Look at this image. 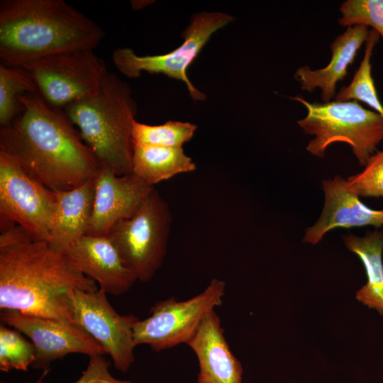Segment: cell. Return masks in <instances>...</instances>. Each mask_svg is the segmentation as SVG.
I'll use <instances>...</instances> for the list:
<instances>
[{"label": "cell", "mask_w": 383, "mask_h": 383, "mask_svg": "<svg viewBox=\"0 0 383 383\" xmlns=\"http://www.w3.org/2000/svg\"><path fill=\"white\" fill-rule=\"evenodd\" d=\"M338 18L341 26H371L383 39V0H347L342 3Z\"/></svg>", "instance_id": "d4e9b609"}, {"label": "cell", "mask_w": 383, "mask_h": 383, "mask_svg": "<svg viewBox=\"0 0 383 383\" xmlns=\"http://www.w3.org/2000/svg\"><path fill=\"white\" fill-rule=\"evenodd\" d=\"M307 110L297 121L299 127L313 136L306 150L323 157L326 148L333 143H348L360 165L365 166L383 140V117L368 110L357 101L311 103L301 96L292 98Z\"/></svg>", "instance_id": "5b68a950"}, {"label": "cell", "mask_w": 383, "mask_h": 383, "mask_svg": "<svg viewBox=\"0 0 383 383\" xmlns=\"http://www.w3.org/2000/svg\"><path fill=\"white\" fill-rule=\"evenodd\" d=\"M21 109L0 128V152L53 192L95 178L101 165L61 109L39 94L19 97Z\"/></svg>", "instance_id": "6da1fadb"}, {"label": "cell", "mask_w": 383, "mask_h": 383, "mask_svg": "<svg viewBox=\"0 0 383 383\" xmlns=\"http://www.w3.org/2000/svg\"><path fill=\"white\" fill-rule=\"evenodd\" d=\"M21 67L34 80L39 95L59 109L94 94L108 72L92 49L48 56Z\"/></svg>", "instance_id": "9c48e42d"}, {"label": "cell", "mask_w": 383, "mask_h": 383, "mask_svg": "<svg viewBox=\"0 0 383 383\" xmlns=\"http://www.w3.org/2000/svg\"><path fill=\"white\" fill-rule=\"evenodd\" d=\"M26 383H30V382H26Z\"/></svg>", "instance_id": "83f0119b"}, {"label": "cell", "mask_w": 383, "mask_h": 383, "mask_svg": "<svg viewBox=\"0 0 383 383\" xmlns=\"http://www.w3.org/2000/svg\"><path fill=\"white\" fill-rule=\"evenodd\" d=\"M1 323L26 335L35 349V367H47L53 360L71 353L91 357L106 353L104 348L74 323L28 315L13 310L1 311Z\"/></svg>", "instance_id": "7c38bea8"}, {"label": "cell", "mask_w": 383, "mask_h": 383, "mask_svg": "<svg viewBox=\"0 0 383 383\" xmlns=\"http://www.w3.org/2000/svg\"><path fill=\"white\" fill-rule=\"evenodd\" d=\"M347 179L359 196L383 198V150L374 152L361 172Z\"/></svg>", "instance_id": "484cf974"}, {"label": "cell", "mask_w": 383, "mask_h": 383, "mask_svg": "<svg viewBox=\"0 0 383 383\" xmlns=\"http://www.w3.org/2000/svg\"><path fill=\"white\" fill-rule=\"evenodd\" d=\"M370 30L362 25L348 27L331 45V59L323 68L312 70L307 65L299 67L294 74L295 79L304 91L321 90L323 103L335 97L336 85L348 74V68L355 59L362 45L366 42Z\"/></svg>", "instance_id": "e0dca14e"}, {"label": "cell", "mask_w": 383, "mask_h": 383, "mask_svg": "<svg viewBox=\"0 0 383 383\" xmlns=\"http://www.w3.org/2000/svg\"><path fill=\"white\" fill-rule=\"evenodd\" d=\"M104 37L97 23L63 0L1 1V65L22 67L59 53L94 50Z\"/></svg>", "instance_id": "3957f363"}, {"label": "cell", "mask_w": 383, "mask_h": 383, "mask_svg": "<svg viewBox=\"0 0 383 383\" xmlns=\"http://www.w3.org/2000/svg\"><path fill=\"white\" fill-rule=\"evenodd\" d=\"M199 365L196 383H243V367L230 349L215 310L203 320L187 344Z\"/></svg>", "instance_id": "2e32d148"}, {"label": "cell", "mask_w": 383, "mask_h": 383, "mask_svg": "<svg viewBox=\"0 0 383 383\" xmlns=\"http://www.w3.org/2000/svg\"><path fill=\"white\" fill-rule=\"evenodd\" d=\"M26 94H39L34 80L21 67L0 65V124L11 123L21 109L19 97Z\"/></svg>", "instance_id": "7402d4cb"}, {"label": "cell", "mask_w": 383, "mask_h": 383, "mask_svg": "<svg viewBox=\"0 0 383 383\" xmlns=\"http://www.w3.org/2000/svg\"><path fill=\"white\" fill-rule=\"evenodd\" d=\"M1 231V311L73 323L72 293L96 291V282L76 270L62 250L18 225Z\"/></svg>", "instance_id": "7a4b0ae2"}, {"label": "cell", "mask_w": 383, "mask_h": 383, "mask_svg": "<svg viewBox=\"0 0 383 383\" xmlns=\"http://www.w3.org/2000/svg\"><path fill=\"white\" fill-rule=\"evenodd\" d=\"M324 205L318 221L306 230L303 241L315 245L325 234L336 228L383 226V210L365 206L351 188L348 179L340 176L322 180Z\"/></svg>", "instance_id": "9a60e30c"}, {"label": "cell", "mask_w": 383, "mask_h": 383, "mask_svg": "<svg viewBox=\"0 0 383 383\" xmlns=\"http://www.w3.org/2000/svg\"><path fill=\"white\" fill-rule=\"evenodd\" d=\"M226 282L214 278L201 293L184 300L174 296L156 302L149 316L139 320L133 328L137 345L145 344L160 352L187 343L204 318L223 304Z\"/></svg>", "instance_id": "ba28073f"}, {"label": "cell", "mask_w": 383, "mask_h": 383, "mask_svg": "<svg viewBox=\"0 0 383 383\" xmlns=\"http://www.w3.org/2000/svg\"><path fill=\"white\" fill-rule=\"evenodd\" d=\"M197 126L189 122L168 121L160 125L134 121L132 130L133 145L166 148H182L191 140Z\"/></svg>", "instance_id": "603a6c76"}, {"label": "cell", "mask_w": 383, "mask_h": 383, "mask_svg": "<svg viewBox=\"0 0 383 383\" xmlns=\"http://www.w3.org/2000/svg\"><path fill=\"white\" fill-rule=\"evenodd\" d=\"M171 223L169 205L154 188L131 217L108 233L137 280L150 282L162 266Z\"/></svg>", "instance_id": "8992f818"}, {"label": "cell", "mask_w": 383, "mask_h": 383, "mask_svg": "<svg viewBox=\"0 0 383 383\" xmlns=\"http://www.w3.org/2000/svg\"><path fill=\"white\" fill-rule=\"evenodd\" d=\"M196 169L182 148L133 145L132 173L150 186Z\"/></svg>", "instance_id": "ffe728a7"}, {"label": "cell", "mask_w": 383, "mask_h": 383, "mask_svg": "<svg viewBox=\"0 0 383 383\" xmlns=\"http://www.w3.org/2000/svg\"><path fill=\"white\" fill-rule=\"evenodd\" d=\"M71 311L73 323L104 348L116 369L126 372L135 361L133 328L140 319L133 314L117 313L101 289L75 290Z\"/></svg>", "instance_id": "8fae6325"}, {"label": "cell", "mask_w": 383, "mask_h": 383, "mask_svg": "<svg viewBox=\"0 0 383 383\" xmlns=\"http://www.w3.org/2000/svg\"><path fill=\"white\" fill-rule=\"evenodd\" d=\"M154 188L133 173L118 176L101 167L95 177L93 213L87 235H107L116 223L137 211Z\"/></svg>", "instance_id": "4fadbf2b"}, {"label": "cell", "mask_w": 383, "mask_h": 383, "mask_svg": "<svg viewBox=\"0 0 383 383\" xmlns=\"http://www.w3.org/2000/svg\"><path fill=\"white\" fill-rule=\"evenodd\" d=\"M379 38V34L376 30H370L362 60L350 84L342 87L335 96V101H362L383 117V105L374 86L371 65V57Z\"/></svg>", "instance_id": "44dd1931"}, {"label": "cell", "mask_w": 383, "mask_h": 383, "mask_svg": "<svg viewBox=\"0 0 383 383\" xmlns=\"http://www.w3.org/2000/svg\"><path fill=\"white\" fill-rule=\"evenodd\" d=\"M35 360L33 344L26 340L18 330L1 323L0 326V370L27 371Z\"/></svg>", "instance_id": "cb8c5ba5"}, {"label": "cell", "mask_w": 383, "mask_h": 383, "mask_svg": "<svg viewBox=\"0 0 383 383\" xmlns=\"http://www.w3.org/2000/svg\"><path fill=\"white\" fill-rule=\"evenodd\" d=\"M233 20L231 15L222 12L195 13L182 34L184 42L176 49L165 54L141 56L130 48H118L113 52V62L118 71L128 78L139 77L143 72H146L181 80L194 101H204L205 94L188 78V67L197 58L212 35Z\"/></svg>", "instance_id": "52a82bcc"}, {"label": "cell", "mask_w": 383, "mask_h": 383, "mask_svg": "<svg viewBox=\"0 0 383 383\" xmlns=\"http://www.w3.org/2000/svg\"><path fill=\"white\" fill-rule=\"evenodd\" d=\"M55 194L0 152L1 228L18 225L32 237L50 242Z\"/></svg>", "instance_id": "30bf717a"}, {"label": "cell", "mask_w": 383, "mask_h": 383, "mask_svg": "<svg viewBox=\"0 0 383 383\" xmlns=\"http://www.w3.org/2000/svg\"><path fill=\"white\" fill-rule=\"evenodd\" d=\"M110 363L103 355L89 357V361L82 376L74 383H133L131 381L121 380L112 376L109 367ZM34 383H44L40 379Z\"/></svg>", "instance_id": "4316f807"}, {"label": "cell", "mask_w": 383, "mask_h": 383, "mask_svg": "<svg viewBox=\"0 0 383 383\" xmlns=\"http://www.w3.org/2000/svg\"><path fill=\"white\" fill-rule=\"evenodd\" d=\"M54 192L56 208L50 243L63 250L88 234L93 213L95 178L72 189Z\"/></svg>", "instance_id": "ac0fdd59"}, {"label": "cell", "mask_w": 383, "mask_h": 383, "mask_svg": "<svg viewBox=\"0 0 383 383\" xmlns=\"http://www.w3.org/2000/svg\"><path fill=\"white\" fill-rule=\"evenodd\" d=\"M62 251L76 270L98 282L106 294H123L137 281L108 235H85Z\"/></svg>", "instance_id": "5bb4252c"}, {"label": "cell", "mask_w": 383, "mask_h": 383, "mask_svg": "<svg viewBox=\"0 0 383 383\" xmlns=\"http://www.w3.org/2000/svg\"><path fill=\"white\" fill-rule=\"evenodd\" d=\"M64 109L101 167L118 176L132 173L137 106L127 83L107 72L94 94Z\"/></svg>", "instance_id": "277c9868"}, {"label": "cell", "mask_w": 383, "mask_h": 383, "mask_svg": "<svg viewBox=\"0 0 383 383\" xmlns=\"http://www.w3.org/2000/svg\"><path fill=\"white\" fill-rule=\"evenodd\" d=\"M343 239L345 247L359 257L367 274V282L357 292L356 299L383 316V230L377 228L364 236L348 234Z\"/></svg>", "instance_id": "d6986e66"}]
</instances>
